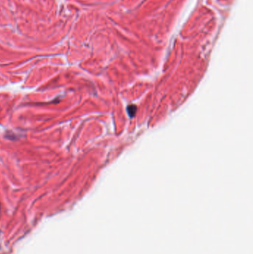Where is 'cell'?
<instances>
[{"label": "cell", "mask_w": 253, "mask_h": 254, "mask_svg": "<svg viewBox=\"0 0 253 254\" xmlns=\"http://www.w3.org/2000/svg\"><path fill=\"white\" fill-rule=\"evenodd\" d=\"M127 111H128V115L132 117L135 115L136 111H137V107L134 105H130L127 108Z\"/></svg>", "instance_id": "obj_1"}]
</instances>
